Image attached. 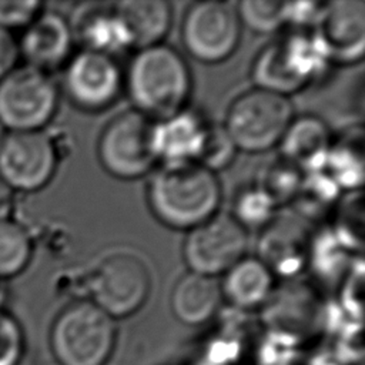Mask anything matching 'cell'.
<instances>
[{"label": "cell", "instance_id": "cell-1", "mask_svg": "<svg viewBox=\"0 0 365 365\" xmlns=\"http://www.w3.org/2000/svg\"><path fill=\"white\" fill-rule=\"evenodd\" d=\"M222 198L215 173L195 161L164 163L147 182V202L154 217L173 230L197 227L218 212Z\"/></svg>", "mask_w": 365, "mask_h": 365}, {"label": "cell", "instance_id": "cell-2", "mask_svg": "<svg viewBox=\"0 0 365 365\" xmlns=\"http://www.w3.org/2000/svg\"><path fill=\"white\" fill-rule=\"evenodd\" d=\"M133 110L158 121L187 108L192 78L180 51L155 44L137 50L124 74Z\"/></svg>", "mask_w": 365, "mask_h": 365}, {"label": "cell", "instance_id": "cell-3", "mask_svg": "<svg viewBox=\"0 0 365 365\" xmlns=\"http://www.w3.org/2000/svg\"><path fill=\"white\" fill-rule=\"evenodd\" d=\"M114 319L87 299H76L54 318L48 345L58 365H106L115 345Z\"/></svg>", "mask_w": 365, "mask_h": 365}, {"label": "cell", "instance_id": "cell-4", "mask_svg": "<svg viewBox=\"0 0 365 365\" xmlns=\"http://www.w3.org/2000/svg\"><path fill=\"white\" fill-rule=\"evenodd\" d=\"M328 63L312 33L295 31L261 48L251 77L255 87L289 97L317 80Z\"/></svg>", "mask_w": 365, "mask_h": 365}, {"label": "cell", "instance_id": "cell-5", "mask_svg": "<svg viewBox=\"0 0 365 365\" xmlns=\"http://www.w3.org/2000/svg\"><path fill=\"white\" fill-rule=\"evenodd\" d=\"M294 117L289 97L252 87L231 101L222 125L238 151L264 153L279 144Z\"/></svg>", "mask_w": 365, "mask_h": 365}, {"label": "cell", "instance_id": "cell-6", "mask_svg": "<svg viewBox=\"0 0 365 365\" xmlns=\"http://www.w3.org/2000/svg\"><path fill=\"white\" fill-rule=\"evenodd\" d=\"M88 299L113 319L137 312L148 298L151 274L134 252L113 251L87 271Z\"/></svg>", "mask_w": 365, "mask_h": 365}, {"label": "cell", "instance_id": "cell-7", "mask_svg": "<svg viewBox=\"0 0 365 365\" xmlns=\"http://www.w3.org/2000/svg\"><path fill=\"white\" fill-rule=\"evenodd\" d=\"M153 128L154 121L133 108L113 117L97 143L101 167L121 180L151 173L158 163L153 147Z\"/></svg>", "mask_w": 365, "mask_h": 365}, {"label": "cell", "instance_id": "cell-8", "mask_svg": "<svg viewBox=\"0 0 365 365\" xmlns=\"http://www.w3.org/2000/svg\"><path fill=\"white\" fill-rule=\"evenodd\" d=\"M57 106L58 88L43 70L26 64L0 81V124L10 133L43 130Z\"/></svg>", "mask_w": 365, "mask_h": 365}, {"label": "cell", "instance_id": "cell-9", "mask_svg": "<svg viewBox=\"0 0 365 365\" xmlns=\"http://www.w3.org/2000/svg\"><path fill=\"white\" fill-rule=\"evenodd\" d=\"M241 23L235 6L205 0L188 6L181 21V41L197 61L215 64L227 60L238 47Z\"/></svg>", "mask_w": 365, "mask_h": 365}, {"label": "cell", "instance_id": "cell-10", "mask_svg": "<svg viewBox=\"0 0 365 365\" xmlns=\"http://www.w3.org/2000/svg\"><path fill=\"white\" fill-rule=\"evenodd\" d=\"M247 248L248 231L231 214L217 212L188 231L182 257L190 271L217 277L245 257Z\"/></svg>", "mask_w": 365, "mask_h": 365}, {"label": "cell", "instance_id": "cell-11", "mask_svg": "<svg viewBox=\"0 0 365 365\" xmlns=\"http://www.w3.org/2000/svg\"><path fill=\"white\" fill-rule=\"evenodd\" d=\"M58 164L54 140L44 131H11L0 145V181L21 192L46 187Z\"/></svg>", "mask_w": 365, "mask_h": 365}, {"label": "cell", "instance_id": "cell-12", "mask_svg": "<svg viewBox=\"0 0 365 365\" xmlns=\"http://www.w3.org/2000/svg\"><path fill=\"white\" fill-rule=\"evenodd\" d=\"M63 84L74 106L86 111H101L118 98L124 74L114 56L81 48L67 60Z\"/></svg>", "mask_w": 365, "mask_h": 365}, {"label": "cell", "instance_id": "cell-13", "mask_svg": "<svg viewBox=\"0 0 365 365\" xmlns=\"http://www.w3.org/2000/svg\"><path fill=\"white\" fill-rule=\"evenodd\" d=\"M312 34L329 63L359 61L365 48V3L358 0L325 3Z\"/></svg>", "mask_w": 365, "mask_h": 365}, {"label": "cell", "instance_id": "cell-14", "mask_svg": "<svg viewBox=\"0 0 365 365\" xmlns=\"http://www.w3.org/2000/svg\"><path fill=\"white\" fill-rule=\"evenodd\" d=\"M74 37L68 20L56 11H40L17 41L20 56L29 66L46 73L63 66L71 57Z\"/></svg>", "mask_w": 365, "mask_h": 365}, {"label": "cell", "instance_id": "cell-15", "mask_svg": "<svg viewBox=\"0 0 365 365\" xmlns=\"http://www.w3.org/2000/svg\"><path fill=\"white\" fill-rule=\"evenodd\" d=\"M332 138L328 124L321 117L295 115L278 144L279 157L302 174L324 171Z\"/></svg>", "mask_w": 365, "mask_h": 365}, {"label": "cell", "instance_id": "cell-16", "mask_svg": "<svg viewBox=\"0 0 365 365\" xmlns=\"http://www.w3.org/2000/svg\"><path fill=\"white\" fill-rule=\"evenodd\" d=\"M324 309L315 295L302 287L272 291L264 304L262 319L268 331L289 334L298 339L322 327Z\"/></svg>", "mask_w": 365, "mask_h": 365}, {"label": "cell", "instance_id": "cell-17", "mask_svg": "<svg viewBox=\"0 0 365 365\" xmlns=\"http://www.w3.org/2000/svg\"><path fill=\"white\" fill-rule=\"evenodd\" d=\"M208 124L210 121L190 108L154 121L153 147L157 160L161 164L197 161Z\"/></svg>", "mask_w": 365, "mask_h": 365}, {"label": "cell", "instance_id": "cell-18", "mask_svg": "<svg viewBox=\"0 0 365 365\" xmlns=\"http://www.w3.org/2000/svg\"><path fill=\"white\" fill-rule=\"evenodd\" d=\"M68 23L73 37H76L86 50L114 56L115 51L130 47L125 31L114 10V4H81Z\"/></svg>", "mask_w": 365, "mask_h": 365}, {"label": "cell", "instance_id": "cell-19", "mask_svg": "<svg viewBox=\"0 0 365 365\" xmlns=\"http://www.w3.org/2000/svg\"><path fill=\"white\" fill-rule=\"evenodd\" d=\"M309 244L302 230L291 221H275L264 228L258 242V258L275 275H295L308 262Z\"/></svg>", "mask_w": 365, "mask_h": 365}, {"label": "cell", "instance_id": "cell-20", "mask_svg": "<svg viewBox=\"0 0 365 365\" xmlns=\"http://www.w3.org/2000/svg\"><path fill=\"white\" fill-rule=\"evenodd\" d=\"M114 10L130 47L137 50L163 43L173 23V7L165 0H124Z\"/></svg>", "mask_w": 365, "mask_h": 365}, {"label": "cell", "instance_id": "cell-21", "mask_svg": "<svg viewBox=\"0 0 365 365\" xmlns=\"http://www.w3.org/2000/svg\"><path fill=\"white\" fill-rule=\"evenodd\" d=\"M274 274L255 255L242 257L220 282L222 298L237 309L262 308L274 291Z\"/></svg>", "mask_w": 365, "mask_h": 365}, {"label": "cell", "instance_id": "cell-22", "mask_svg": "<svg viewBox=\"0 0 365 365\" xmlns=\"http://www.w3.org/2000/svg\"><path fill=\"white\" fill-rule=\"evenodd\" d=\"M222 299L215 277L188 271L175 282L170 305L174 317L185 325H201L211 319Z\"/></svg>", "mask_w": 365, "mask_h": 365}, {"label": "cell", "instance_id": "cell-23", "mask_svg": "<svg viewBox=\"0 0 365 365\" xmlns=\"http://www.w3.org/2000/svg\"><path fill=\"white\" fill-rule=\"evenodd\" d=\"M324 171L344 191H356L364 181V137L361 127L334 137Z\"/></svg>", "mask_w": 365, "mask_h": 365}, {"label": "cell", "instance_id": "cell-24", "mask_svg": "<svg viewBox=\"0 0 365 365\" xmlns=\"http://www.w3.org/2000/svg\"><path fill=\"white\" fill-rule=\"evenodd\" d=\"M342 190L325 173L317 171L304 174L301 184L291 201L298 217L318 221L339 204Z\"/></svg>", "mask_w": 365, "mask_h": 365}, {"label": "cell", "instance_id": "cell-25", "mask_svg": "<svg viewBox=\"0 0 365 365\" xmlns=\"http://www.w3.org/2000/svg\"><path fill=\"white\" fill-rule=\"evenodd\" d=\"M33 254L27 230L7 218H0V278H11L26 269Z\"/></svg>", "mask_w": 365, "mask_h": 365}, {"label": "cell", "instance_id": "cell-26", "mask_svg": "<svg viewBox=\"0 0 365 365\" xmlns=\"http://www.w3.org/2000/svg\"><path fill=\"white\" fill-rule=\"evenodd\" d=\"M277 205L255 184L242 188L234 198L231 217L244 230H264L275 218Z\"/></svg>", "mask_w": 365, "mask_h": 365}, {"label": "cell", "instance_id": "cell-27", "mask_svg": "<svg viewBox=\"0 0 365 365\" xmlns=\"http://www.w3.org/2000/svg\"><path fill=\"white\" fill-rule=\"evenodd\" d=\"M302 177L304 174L298 168L278 157L261 170L255 185L278 207L292 201Z\"/></svg>", "mask_w": 365, "mask_h": 365}, {"label": "cell", "instance_id": "cell-28", "mask_svg": "<svg viewBox=\"0 0 365 365\" xmlns=\"http://www.w3.org/2000/svg\"><path fill=\"white\" fill-rule=\"evenodd\" d=\"M287 6L288 1L244 0L235 9L241 26L257 34H269L287 24Z\"/></svg>", "mask_w": 365, "mask_h": 365}, {"label": "cell", "instance_id": "cell-29", "mask_svg": "<svg viewBox=\"0 0 365 365\" xmlns=\"http://www.w3.org/2000/svg\"><path fill=\"white\" fill-rule=\"evenodd\" d=\"M237 151L238 150L225 131L224 125L210 123L204 145L195 163L217 174L220 170L231 164Z\"/></svg>", "mask_w": 365, "mask_h": 365}, {"label": "cell", "instance_id": "cell-30", "mask_svg": "<svg viewBox=\"0 0 365 365\" xmlns=\"http://www.w3.org/2000/svg\"><path fill=\"white\" fill-rule=\"evenodd\" d=\"M301 339L277 331H267L257 348V365H294L301 356Z\"/></svg>", "mask_w": 365, "mask_h": 365}, {"label": "cell", "instance_id": "cell-31", "mask_svg": "<svg viewBox=\"0 0 365 365\" xmlns=\"http://www.w3.org/2000/svg\"><path fill=\"white\" fill-rule=\"evenodd\" d=\"M26 339L20 322L0 308V365H20Z\"/></svg>", "mask_w": 365, "mask_h": 365}, {"label": "cell", "instance_id": "cell-32", "mask_svg": "<svg viewBox=\"0 0 365 365\" xmlns=\"http://www.w3.org/2000/svg\"><path fill=\"white\" fill-rule=\"evenodd\" d=\"M242 351V342L234 331H224L222 335L211 339L205 348L200 365H234Z\"/></svg>", "mask_w": 365, "mask_h": 365}, {"label": "cell", "instance_id": "cell-33", "mask_svg": "<svg viewBox=\"0 0 365 365\" xmlns=\"http://www.w3.org/2000/svg\"><path fill=\"white\" fill-rule=\"evenodd\" d=\"M331 349L342 365H361L364 358L361 322L348 321L336 334L335 346Z\"/></svg>", "mask_w": 365, "mask_h": 365}, {"label": "cell", "instance_id": "cell-34", "mask_svg": "<svg viewBox=\"0 0 365 365\" xmlns=\"http://www.w3.org/2000/svg\"><path fill=\"white\" fill-rule=\"evenodd\" d=\"M43 9V3L37 0H17L1 1L0 0V29L11 30L17 27H26Z\"/></svg>", "mask_w": 365, "mask_h": 365}, {"label": "cell", "instance_id": "cell-35", "mask_svg": "<svg viewBox=\"0 0 365 365\" xmlns=\"http://www.w3.org/2000/svg\"><path fill=\"white\" fill-rule=\"evenodd\" d=\"M325 3L319 1H288L287 24H294L298 29L315 27Z\"/></svg>", "mask_w": 365, "mask_h": 365}, {"label": "cell", "instance_id": "cell-36", "mask_svg": "<svg viewBox=\"0 0 365 365\" xmlns=\"http://www.w3.org/2000/svg\"><path fill=\"white\" fill-rule=\"evenodd\" d=\"M19 44L11 31L0 29V81L17 67Z\"/></svg>", "mask_w": 365, "mask_h": 365}, {"label": "cell", "instance_id": "cell-37", "mask_svg": "<svg viewBox=\"0 0 365 365\" xmlns=\"http://www.w3.org/2000/svg\"><path fill=\"white\" fill-rule=\"evenodd\" d=\"M307 365H342V364L336 359V356L331 348H328V349L324 348V349L314 352L309 356Z\"/></svg>", "mask_w": 365, "mask_h": 365}, {"label": "cell", "instance_id": "cell-38", "mask_svg": "<svg viewBox=\"0 0 365 365\" xmlns=\"http://www.w3.org/2000/svg\"><path fill=\"white\" fill-rule=\"evenodd\" d=\"M4 137H6V130H4V127L0 124V145H1V143H3V140H4Z\"/></svg>", "mask_w": 365, "mask_h": 365}]
</instances>
